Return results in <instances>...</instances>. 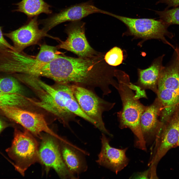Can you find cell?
Listing matches in <instances>:
<instances>
[{"mask_svg": "<svg viewBox=\"0 0 179 179\" xmlns=\"http://www.w3.org/2000/svg\"><path fill=\"white\" fill-rule=\"evenodd\" d=\"M6 125L0 119V133L6 127Z\"/></svg>", "mask_w": 179, "mask_h": 179, "instance_id": "26", "label": "cell"}, {"mask_svg": "<svg viewBox=\"0 0 179 179\" xmlns=\"http://www.w3.org/2000/svg\"><path fill=\"white\" fill-rule=\"evenodd\" d=\"M15 4L17 6L14 11L24 13L30 19L42 13H52L51 6L43 0H22Z\"/></svg>", "mask_w": 179, "mask_h": 179, "instance_id": "19", "label": "cell"}, {"mask_svg": "<svg viewBox=\"0 0 179 179\" xmlns=\"http://www.w3.org/2000/svg\"><path fill=\"white\" fill-rule=\"evenodd\" d=\"M39 148V163L45 168L46 173L51 169L63 179H77L66 166L60 151L59 139L49 134H42Z\"/></svg>", "mask_w": 179, "mask_h": 179, "instance_id": "7", "label": "cell"}, {"mask_svg": "<svg viewBox=\"0 0 179 179\" xmlns=\"http://www.w3.org/2000/svg\"><path fill=\"white\" fill-rule=\"evenodd\" d=\"M33 57L15 49H7L0 56V73L29 75L38 64Z\"/></svg>", "mask_w": 179, "mask_h": 179, "instance_id": "12", "label": "cell"}, {"mask_svg": "<svg viewBox=\"0 0 179 179\" xmlns=\"http://www.w3.org/2000/svg\"><path fill=\"white\" fill-rule=\"evenodd\" d=\"M164 56L163 55L157 58L148 68L138 69L137 86L141 90L149 89L156 93L160 73L163 67L162 61Z\"/></svg>", "mask_w": 179, "mask_h": 179, "instance_id": "18", "label": "cell"}, {"mask_svg": "<svg viewBox=\"0 0 179 179\" xmlns=\"http://www.w3.org/2000/svg\"><path fill=\"white\" fill-rule=\"evenodd\" d=\"M156 94L162 106V122H166L179 108V61L177 58L162 69Z\"/></svg>", "mask_w": 179, "mask_h": 179, "instance_id": "3", "label": "cell"}, {"mask_svg": "<svg viewBox=\"0 0 179 179\" xmlns=\"http://www.w3.org/2000/svg\"><path fill=\"white\" fill-rule=\"evenodd\" d=\"M110 14V16L117 19L126 25L127 28L126 32L128 34L144 40L156 39L160 40L174 48L165 38L166 36L172 38L173 36L168 31L167 28L168 26L161 20L133 18L111 13Z\"/></svg>", "mask_w": 179, "mask_h": 179, "instance_id": "5", "label": "cell"}, {"mask_svg": "<svg viewBox=\"0 0 179 179\" xmlns=\"http://www.w3.org/2000/svg\"><path fill=\"white\" fill-rule=\"evenodd\" d=\"M0 109L6 117L20 125L34 136L40 138L42 133L44 132L59 139L61 138L50 128L42 114L13 106L0 107Z\"/></svg>", "mask_w": 179, "mask_h": 179, "instance_id": "8", "label": "cell"}, {"mask_svg": "<svg viewBox=\"0 0 179 179\" xmlns=\"http://www.w3.org/2000/svg\"><path fill=\"white\" fill-rule=\"evenodd\" d=\"M0 90L6 93L21 94L22 88L15 78L5 77L0 78Z\"/></svg>", "mask_w": 179, "mask_h": 179, "instance_id": "22", "label": "cell"}, {"mask_svg": "<svg viewBox=\"0 0 179 179\" xmlns=\"http://www.w3.org/2000/svg\"><path fill=\"white\" fill-rule=\"evenodd\" d=\"M158 2L165 3L168 5L169 7L179 6V0H162Z\"/></svg>", "mask_w": 179, "mask_h": 179, "instance_id": "25", "label": "cell"}, {"mask_svg": "<svg viewBox=\"0 0 179 179\" xmlns=\"http://www.w3.org/2000/svg\"><path fill=\"white\" fill-rule=\"evenodd\" d=\"M61 54L56 47L44 44L41 46L39 52L36 57L40 62L46 64Z\"/></svg>", "mask_w": 179, "mask_h": 179, "instance_id": "21", "label": "cell"}, {"mask_svg": "<svg viewBox=\"0 0 179 179\" xmlns=\"http://www.w3.org/2000/svg\"><path fill=\"white\" fill-rule=\"evenodd\" d=\"M85 24L81 20L71 21L66 29L67 39L61 41L58 47L72 52L81 58L93 57L101 54L89 45L85 35Z\"/></svg>", "mask_w": 179, "mask_h": 179, "instance_id": "9", "label": "cell"}, {"mask_svg": "<svg viewBox=\"0 0 179 179\" xmlns=\"http://www.w3.org/2000/svg\"><path fill=\"white\" fill-rule=\"evenodd\" d=\"M101 149L98 155L97 163L117 174L127 165L128 159L126 152L127 148L119 149L113 147L106 134L102 133Z\"/></svg>", "mask_w": 179, "mask_h": 179, "instance_id": "14", "label": "cell"}, {"mask_svg": "<svg viewBox=\"0 0 179 179\" xmlns=\"http://www.w3.org/2000/svg\"><path fill=\"white\" fill-rule=\"evenodd\" d=\"M114 74L118 80L117 90L122 103V108L117 113L119 127L122 129L130 128L137 138L138 147L145 150L146 141L141 128L140 118L147 106L141 104L138 99L147 98L145 93L139 89L134 94L133 90L138 87L130 82L129 76L123 72L115 70Z\"/></svg>", "mask_w": 179, "mask_h": 179, "instance_id": "2", "label": "cell"}, {"mask_svg": "<svg viewBox=\"0 0 179 179\" xmlns=\"http://www.w3.org/2000/svg\"><path fill=\"white\" fill-rule=\"evenodd\" d=\"M27 98L19 94H8L0 90V107L15 106L22 108L31 105Z\"/></svg>", "mask_w": 179, "mask_h": 179, "instance_id": "20", "label": "cell"}, {"mask_svg": "<svg viewBox=\"0 0 179 179\" xmlns=\"http://www.w3.org/2000/svg\"><path fill=\"white\" fill-rule=\"evenodd\" d=\"M34 136L26 129L15 128L11 146L6 150L15 169L23 176L30 166L39 162V145Z\"/></svg>", "mask_w": 179, "mask_h": 179, "instance_id": "4", "label": "cell"}, {"mask_svg": "<svg viewBox=\"0 0 179 179\" xmlns=\"http://www.w3.org/2000/svg\"><path fill=\"white\" fill-rule=\"evenodd\" d=\"M155 11L160 19L168 26L172 24L179 25V7Z\"/></svg>", "mask_w": 179, "mask_h": 179, "instance_id": "23", "label": "cell"}, {"mask_svg": "<svg viewBox=\"0 0 179 179\" xmlns=\"http://www.w3.org/2000/svg\"><path fill=\"white\" fill-rule=\"evenodd\" d=\"M177 145L179 146V139H178V143H177Z\"/></svg>", "mask_w": 179, "mask_h": 179, "instance_id": "28", "label": "cell"}, {"mask_svg": "<svg viewBox=\"0 0 179 179\" xmlns=\"http://www.w3.org/2000/svg\"><path fill=\"white\" fill-rule=\"evenodd\" d=\"M81 108L96 123V128L102 133L110 136L111 134L106 128L102 115L114 107L115 103L106 101L98 97L92 91L82 87L69 85Z\"/></svg>", "mask_w": 179, "mask_h": 179, "instance_id": "6", "label": "cell"}, {"mask_svg": "<svg viewBox=\"0 0 179 179\" xmlns=\"http://www.w3.org/2000/svg\"><path fill=\"white\" fill-rule=\"evenodd\" d=\"M104 55L77 58L60 55L45 67L47 77L57 83L73 85L92 91L98 88L103 95L110 93L109 86L115 87L114 70L105 62Z\"/></svg>", "mask_w": 179, "mask_h": 179, "instance_id": "1", "label": "cell"}, {"mask_svg": "<svg viewBox=\"0 0 179 179\" xmlns=\"http://www.w3.org/2000/svg\"><path fill=\"white\" fill-rule=\"evenodd\" d=\"M61 105L69 111L83 118L96 127L95 123L82 110L76 100L69 84L57 83L54 86Z\"/></svg>", "mask_w": 179, "mask_h": 179, "instance_id": "17", "label": "cell"}, {"mask_svg": "<svg viewBox=\"0 0 179 179\" xmlns=\"http://www.w3.org/2000/svg\"><path fill=\"white\" fill-rule=\"evenodd\" d=\"M174 49L177 54L176 58L179 61V48L177 47Z\"/></svg>", "mask_w": 179, "mask_h": 179, "instance_id": "27", "label": "cell"}, {"mask_svg": "<svg viewBox=\"0 0 179 179\" xmlns=\"http://www.w3.org/2000/svg\"><path fill=\"white\" fill-rule=\"evenodd\" d=\"M164 126L157 139L154 154L149 163L155 166L170 149L177 145L179 138V108L174 113Z\"/></svg>", "mask_w": 179, "mask_h": 179, "instance_id": "11", "label": "cell"}, {"mask_svg": "<svg viewBox=\"0 0 179 179\" xmlns=\"http://www.w3.org/2000/svg\"><path fill=\"white\" fill-rule=\"evenodd\" d=\"M108 11L95 6L91 0L76 4L64 9L46 19L41 20L43 29L47 32L56 25L67 21L81 20L89 15L95 13L107 14Z\"/></svg>", "mask_w": 179, "mask_h": 179, "instance_id": "10", "label": "cell"}, {"mask_svg": "<svg viewBox=\"0 0 179 179\" xmlns=\"http://www.w3.org/2000/svg\"><path fill=\"white\" fill-rule=\"evenodd\" d=\"M61 154L64 161L70 172L78 178L86 171L88 166L85 156L89 153L71 143L64 138L59 140Z\"/></svg>", "mask_w": 179, "mask_h": 179, "instance_id": "15", "label": "cell"}, {"mask_svg": "<svg viewBox=\"0 0 179 179\" xmlns=\"http://www.w3.org/2000/svg\"><path fill=\"white\" fill-rule=\"evenodd\" d=\"M30 19L26 24L18 29L4 34L12 41L15 49L18 51L21 52L27 47L37 44L44 36H50L43 29H39L38 16Z\"/></svg>", "mask_w": 179, "mask_h": 179, "instance_id": "13", "label": "cell"}, {"mask_svg": "<svg viewBox=\"0 0 179 179\" xmlns=\"http://www.w3.org/2000/svg\"><path fill=\"white\" fill-rule=\"evenodd\" d=\"M104 59L110 65L116 66L122 63L123 60V51L120 48L115 46L105 54Z\"/></svg>", "mask_w": 179, "mask_h": 179, "instance_id": "24", "label": "cell"}, {"mask_svg": "<svg viewBox=\"0 0 179 179\" xmlns=\"http://www.w3.org/2000/svg\"><path fill=\"white\" fill-rule=\"evenodd\" d=\"M161 108V103L157 98L151 105L147 106L142 114L140 125L144 138L145 136H151L157 134L161 127L163 123L158 119Z\"/></svg>", "mask_w": 179, "mask_h": 179, "instance_id": "16", "label": "cell"}]
</instances>
